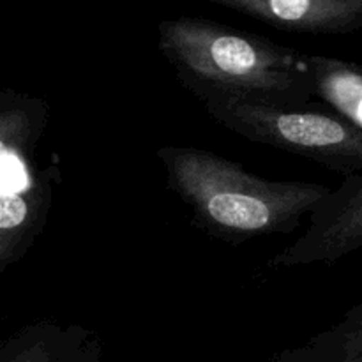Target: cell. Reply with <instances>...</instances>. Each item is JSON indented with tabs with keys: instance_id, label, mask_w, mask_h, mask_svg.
I'll return each instance as SVG.
<instances>
[{
	"instance_id": "277c9868",
	"label": "cell",
	"mask_w": 362,
	"mask_h": 362,
	"mask_svg": "<svg viewBox=\"0 0 362 362\" xmlns=\"http://www.w3.org/2000/svg\"><path fill=\"white\" fill-rule=\"evenodd\" d=\"M226 129L257 144L306 158L336 173L362 172V129L332 108H276L230 98L202 101Z\"/></svg>"
},
{
	"instance_id": "52a82bcc",
	"label": "cell",
	"mask_w": 362,
	"mask_h": 362,
	"mask_svg": "<svg viewBox=\"0 0 362 362\" xmlns=\"http://www.w3.org/2000/svg\"><path fill=\"white\" fill-rule=\"evenodd\" d=\"M94 334L81 325L39 320L18 329L0 346V362H73Z\"/></svg>"
},
{
	"instance_id": "6da1fadb",
	"label": "cell",
	"mask_w": 362,
	"mask_h": 362,
	"mask_svg": "<svg viewBox=\"0 0 362 362\" xmlns=\"http://www.w3.org/2000/svg\"><path fill=\"white\" fill-rule=\"evenodd\" d=\"M158 48L200 101L230 98L297 110L317 98L308 53L207 18L163 20Z\"/></svg>"
},
{
	"instance_id": "8992f818",
	"label": "cell",
	"mask_w": 362,
	"mask_h": 362,
	"mask_svg": "<svg viewBox=\"0 0 362 362\" xmlns=\"http://www.w3.org/2000/svg\"><path fill=\"white\" fill-rule=\"evenodd\" d=\"M293 34L341 35L362 28V0H209Z\"/></svg>"
},
{
	"instance_id": "9c48e42d",
	"label": "cell",
	"mask_w": 362,
	"mask_h": 362,
	"mask_svg": "<svg viewBox=\"0 0 362 362\" xmlns=\"http://www.w3.org/2000/svg\"><path fill=\"white\" fill-rule=\"evenodd\" d=\"M310 66L317 98L362 129V62L310 55Z\"/></svg>"
},
{
	"instance_id": "3957f363",
	"label": "cell",
	"mask_w": 362,
	"mask_h": 362,
	"mask_svg": "<svg viewBox=\"0 0 362 362\" xmlns=\"http://www.w3.org/2000/svg\"><path fill=\"white\" fill-rule=\"evenodd\" d=\"M49 106L32 92L0 90V272L16 265L45 232L60 182V156L39 165Z\"/></svg>"
},
{
	"instance_id": "7a4b0ae2",
	"label": "cell",
	"mask_w": 362,
	"mask_h": 362,
	"mask_svg": "<svg viewBox=\"0 0 362 362\" xmlns=\"http://www.w3.org/2000/svg\"><path fill=\"white\" fill-rule=\"evenodd\" d=\"M156 156L194 225L228 244L296 232L332 191L317 182L262 179L204 148L166 145Z\"/></svg>"
},
{
	"instance_id": "5b68a950",
	"label": "cell",
	"mask_w": 362,
	"mask_h": 362,
	"mask_svg": "<svg viewBox=\"0 0 362 362\" xmlns=\"http://www.w3.org/2000/svg\"><path fill=\"white\" fill-rule=\"evenodd\" d=\"M362 247V172L345 177L310 214L306 230L269 260L272 271L334 264Z\"/></svg>"
},
{
	"instance_id": "30bf717a",
	"label": "cell",
	"mask_w": 362,
	"mask_h": 362,
	"mask_svg": "<svg viewBox=\"0 0 362 362\" xmlns=\"http://www.w3.org/2000/svg\"><path fill=\"white\" fill-rule=\"evenodd\" d=\"M103 359V343L101 338L98 334H92L90 339L87 341V345L83 346V350L80 352V356L76 357L73 362H101Z\"/></svg>"
},
{
	"instance_id": "ba28073f",
	"label": "cell",
	"mask_w": 362,
	"mask_h": 362,
	"mask_svg": "<svg viewBox=\"0 0 362 362\" xmlns=\"http://www.w3.org/2000/svg\"><path fill=\"white\" fill-rule=\"evenodd\" d=\"M262 362H362V303L304 343Z\"/></svg>"
}]
</instances>
